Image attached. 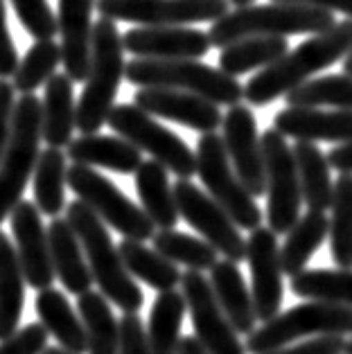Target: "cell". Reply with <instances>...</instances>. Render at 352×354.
<instances>
[{"mask_svg": "<svg viewBox=\"0 0 352 354\" xmlns=\"http://www.w3.org/2000/svg\"><path fill=\"white\" fill-rule=\"evenodd\" d=\"M352 50V21H341L332 30L310 37L264 71L255 73L244 86V100L251 106H267L285 97L310 77L334 66Z\"/></svg>", "mask_w": 352, "mask_h": 354, "instance_id": "1", "label": "cell"}, {"mask_svg": "<svg viewBox=\"0 0 352 354\" xmlns=\"http://www.w3.org/2000/svg\"><path fill=\"white\" fill-rule=\"evenodd\" d=\"M66 219L82 241L93 280L100 287L102 296L122 309L124 314H138L145 305L142 289L127 271L122 255L109 235L106 223L82 201H73L68 205Z\"/></svg>", "mask_w": 352, "mask_h": 354, "instance_id": "2", "label": "cell"}, {"mask_svg": "<svg viewBox=\"0 0 352 354\" xmlns=\"http://www.w3.org/2000/svg\"><path fill=\"white\" fill-rule=\"evenodd\" d=\"M332 12L316 10L305 5H251L228 12L224 19L214 21L208 30L210 43L214 48H228L242 39L253 37H294V34H323L332 30Z\"/></svg>", "mask_w": 352, "mask_h": 354, "instance_id": "3", "label": "cell"}, {"mask_svg": "<svg viewBox=\"0 0 352 354\" xmlns=\"http://www.w3.org/2000/svg\"><path fill=\"white\" fill-rule=\"evenodd\" d=\"M127 73L124 43L115 21L98 19L93 28V59L84 93L77 102V131L95 136L115 109L120 82Z\"/></svg>", "mask_w": 352, "mask_h": 354, "instance_id": "4", "label": "cell"}, {"mask_svg": "<svg viewBox=\"0 0 352 354\" xmlns=\"http://www.w3.org/2000/svg\"><path fill=\"white\" fill-rule=\"evenodd\" d=\"M124 77L129 84L140 88H172L199 95L217 106H237L244 97V86L235 77L208 64L178 59V62H160V59H133L127 64Z\"/></svg>", "mask_w": 352, "mask_h": 354, "instance_id": "5", "label": "cell"}, {"mask_svg": "<svg viewBox=\"0 0 352 354\" xmlns=\"http://www.w3.org/2000/svg\"><path fill=\"white\" fill-rule=\"evenodd\" d=\"M43 140V102L37 95H21L16 102L10 145L0 160V223L12 217L23 201L32 174L39 165V145Z\"/></svg>", "mask_w": 352, "mask_h": 354, "instance_id": "6", "label": "cell"}, {"mask_svg": "<svg viewBox=\"0 0 352 354\" xmlns=\"http://www.w3.org/2000/svg\"><path fill=\"white\" fill-rule=\"evenodd\" d=\"M352 334V309L325 305V302H305L287 309L257 327L246 336V352L269 354L287 348L298 339H319V336H348Z\"/></svg>", "mask_w": 352, "mask_h": 354, "instance_id": "7", "label": "cell"}, {"mask_svg": "<svg viewBox=\"0 0 352 354\" xmlns=\"http://www.w3.org/2000/svg\"><path fill=\"white\" fill-rule=\"evenodd\" d=\"M68 187L75 192L77 201L89 205L106 226L124 235V239L151 241L156 237V226L147 212L98 169L86 165L68 167Z\"/></svg>", "mask_w": 352, "mask_h": 354, "instance_id": "8", "label": "cell"}, {"mask_svg": "<svg viewBox=\"0 0 352 354\" xmlns=\"http://www.w3.org/2000/svg\"><path fill=\"white\" fill-rule=\"evenodd\" d=\"M196 174L214 201L226 210L237 228H262L264 214L255 196L242 185L233 165H230L224 138L219 133H205L196 142Z\"/></svg>", "mask_w": 352, "mask_h": 354, "instance_id": "9", "label": "cell"}, {"mask_svg": "<svg viewBox=\"0 0 352 354\" xmlns=\"http://www.w3.org/2000/svg\"><path fill=\"white\" fill-rule=\"evenodd\" d=\"M106 124L127 142L147 151L151 160L160 162L167 171H174L178 178L190 180L196 174V151L136 104H115Z\"/></svg>", "mask_w": 352, "mask_h": 354, "instance_id": "10", "label": "cell"}, {"mask_svg": "<svg viewBox=\"0 0 352 354\" xmlns=\"http://www.w3.org/2000/svg\"><path fill=\"white\" fill-rule=\"evenodd\" d=\"M264 169H267V221L276 235H287L300 219V178L294 158V149L287 145V138L276 129L262 133Z\"/></svg>", "mask_w": 352, "mask_h": 354, "instance_id": "11", "label": "cell"}, {"mask_svg": "<svg viewBox=\"0 0 352 354\" xmlns=\"http://www.w3.org/2000/svg\"><path fill=\"white\" fill-rule=\"evenodd\" d=\"M228 7V0H98L95 10L100 19L142 28H185L224 19Z\"/></svg>", "mask_w": 352, "mask_h": 354, "instance_id": "12", "label": "cell"}, {"mask_svg": "<svg viewBox=\"0 0 352 354\" xmlns=\"http://www.w3.org/2000/svg\"><path fill=\"white\" fill-rule=\"evenodd\" d=\"M174 198L178 214L190 226L201 232V237L230 262H246V239L239 235L235 221L214 198L196 187L192 180L178 178L174 185Z\"/></svg>", "mask_w": 352, "mask_h": 354, "instance_id": "13", "label": "cell"}, {"mask_svg": "<svg viewBox=\"0 0 352 354\" xmlns=\"http://www.w3.org/2000/svg\"><path fill=\"white\" fill-rule=\"evenodd\" d=\"M181 293L187 302V314L192 318L194 336L208 354H246V345L230 325L214 298L210 280L199 271H185L181 280Z\"/></svg>", "mask_w": 352, "mask_h": 354, "instance_id": "14", "label": "cell"}, {"mask_svg": "<svg viewBox=\"0 0 352 354\" xmlns=\"http://www.w3.org/2000/svg\"><path fill=\"white\" fill-rule=\"evenodd\" d=\"M246 262L251 271V293L257 321L269 323L280 314L285 284L278 237L271 228H257L246 239Z\"/></svg>", "mask_w": 352, "mask_h": 354, "instance_id": "15", "label": "cell"}, {"mask_svg": "<svg viewBox=\"0 0 352 354\" xmlns=\"http://www.w3.org/2000/svg\"><path fill=\"white\" fill-rule=\"evenodd\" d=\"M224 145L237 178L255 198L267 194V169H264L262 136H257V122L248 106H230L224 115Z\"/></svg>", "mask_w": 352, "mask_h": 354, "instance_id": "16", "label": "cell"}, {"mask_svg": "<svg viewBox=\"0 0 352 354\" xmlns=\"http://www.w3.org/2000/svg\"><path fill=\"white\" fill-rule=\"evenodd\" d=\"M10 226L25 282L37 291L50 289L57 275L53 266V253H50L48 228L41 221V210L32 201L23 198L12 212Z\"/></svg>", "mask_w": 352, "mask_h": 354, "instance_id": "17", "label": "cell"}, {"mask_svg": "<svg viewBox=\"0 0 352 354\" xmlns=\"http://www.w3.org/2000/svg\"><path fill=\"white\" fill-rule=\"evenodd\" d=\"M122 43L124 53L136 59H160V62H178V59L199 62L212 48L208 32L194 28H133L122 34Z\"/></svg>", "mask_w": 352, "mask_h": 354, "instance_id": "18", "label": "cell"}, {"mask_svg": "<svg viewBox=\"0 0 352 354\" xmlns=\"http://www.w3.org/2000/svg\"><path fill=\"white\" fill-rule=\"evenodd\" d=\"M133 104L142 109L145 113L172 120V122L194 129L201 136L217 133V129L224 124V115H221L217 104L183 91L140 88L133 95Z\"/></svg>", "mask_w": 352, "mask_h": 354, "instance_id": "19", "label": "cell"}, {"mask_svg": "<svg viewBox=\"0 0 352 354\" xmlns=\"http://www.w3.org/2000/svg\"><path fill=\"white\" fill-rule=\"evenodd\" d=\"M98 0H59V34H62L64 68L71 80L86 82L93 59V7Z\"/></svg>", "mask_w": 352, "mask_h": 354, "instance_id": "20", "label": "cell"}, {"mask_svg": "<svg viewBox=\"0 0 352 354\" xmlns=\"http://www.w3.org/2000/svg\"><path fill=\"white\" fill-rule=\"evenodd\" d=\"M273 129L296 142H352V111L282 109Z\"/></svg>", "mask_w": 352, "mask_h": 354, "instance_id": "21", "label": "cell"}, {"mask_svg": "<svg viewBox=\"0 0 352 354\" xmlns=\"http://www.w3.org/2000/svg\"><path fill=\"white\" fill-rule=\"evenodd\" d=\"M48 239H50V253H53L55 275L62 280L66 291L75 293L77 298L89 293L95 280H93L82 241L71 223H68V219L57 217L50 221Z\"/></svg>", "mask_w": 352, "mask_h": 354, "instance_id": "22", "label": "cell"}, {"mask_svg": "<svg viewBox=\"0 0 352 354\" xmlns=\"http://www.w3.org/2000/svg\"><path fill=\"white\" fill-rule=\"evenodd\" d=\"M66 156L73 165L104 167L115 174H136L142 165V151L120 136H80L68 145Z\"/></svg>", "mask_w": 352, "mask_h": 354, "instance_id": "23", "label": "cell"}, {"mask_svg": "<svg viewBox=\"0 0 352 354\" xmlns=\"http://www.w3.org/2000/svg\"><path fill=\"white\" fill-rule=\"evenodd\" d=\"M210 287L214 298H217L221 312L226 314L230 325L235 327L237 334H253L255 332V305H253V293L248 291L246 280L239 264L230 260H219L210 269Z\"/></svg>", "mask_w": 352, "mask_h": 354, "instance_id": "24", "label": "cell"}, {"mask_svg": "<svg viewBox=\"0 0 352 354\" xmlns=\"http://www.w3.org/2000/svg\"><path fill=\"white\" fill-rule=\"evenodd\" d=\"M34 309L39 314L41 325L46 327L48 334H53L59 348L71 354H86L89 352V339L80 314H75L71 300L64 291L59 289H46L39 291L34 300Z\"/></svg>", "mask_w": 352, "mask_h": 354, "instance_id": "25", "label": "cell"}, {"mask_svg": "<svg viewBox=\"0 0 352 354\" xmlns=\"http://www.w3.org/2000/svg\"><path fill=\"white\" fill-rule=\"evenodd\" d=\"M77 129V104L73 80L66 73H57L46 84L43 97V140L53 149H62L73 142Z\"/></svg>", "mask_w": 352, "mask_h": 354, "instance_id": "26", "label": "cell"}, {"mask_svg": "<svg viewBox=\"0 0 352 354\" xmlns=\"http://www.w3.org/2000/svg\"><path fill=\"white\" fill-rule=\"evenodd\" d=\"M136 189L140 196V208L147 212L154 226L160 230H174L181 219L174 198V185H169L167 169L156 160H145L136 171Z\"/></svg>", "mask_w": 352, "mask_h": 354, "instance_id": "27", "label": "cell"}, {"mask_svg": "<svg viewBox=\"0 0 352 354\" xmlns=\"http://www.w3.org/2000/svg\"><path fill=\"white\" fill-rule=\"evenodd\" d=\"M25 307V275L16 246L0 230V341L19 332Z\"/></svg>", "mask_w": 352, "mask_h": 354, "instance_id": "28", "label": "cell"}, {"mask_svg": "<svg viewBox=\"0 0 352 354\" xmlns=\"http://www.w3.org/2000/svg\"><path fill=\"white\" fill-rule=\"evenodd\" d=\"M294 158L300 178V192H303V203L310 212H328L332 210L334 185L330 178V162L328 156L314 142H296Z\"/></svg>", "mask_w": 352, "mask_h": 354, "instance_id": "29", "label": "cell"}, {"mask_svg": "<svg viewBox=\"0 0 352 354\" xmlns=\"http://www.w3.org/2000/svg\"><path fill=\"white\" fill-rule=\"evenodd\" d=\"M330 237V221L323 212L303 214L298 223L287 232L285 244L280 248V262L282 271L289 278H296L303 271H307L312 255L323 246V241Z\"/></svg>", "mask_w": 352, "mask_h": 354, "instance_id": "30", "label": "cell"}, {"mask_svg": "<svg viewBox=\"0 0 352 354\" xmlns=\"http://www.w3.org/2000/svg\"><path fill=\"white\" fill-rule=\"evenodd\" d=\"M118 250L122 255V262L127 266V271L131 273V278L142 280L147 287L160 293L174 291L176 284H181L183 280V273L178 271V266L165 260L158 250L149 248L145 241L122 239L118 244Z\"/></svg>", "mask_w": 352, "mask_h": 354, "instance_id": "31", "label": "cell"}, {"mask_svg": "<svg viewBox=\"0 0 352 354\" xmlns=\"http://www.w3.org/2000/svg\"><path fill=\"white\" fill-rule=\"evenodd\" d=\"M289 53L287 39L280 37H253L242 39L219 53V71L230 77L246 75L251 71H264V68L280 62Z\"/></svg>", "mask_w": 352, "mask_h": 354, "instance_id": "32", "label": "cell"}, {"mask_svg": "<svg viewBox=\"0 0 352 354\" xmlns=\"http://www.w3.org/2000/svg\"><path fill=\"white\" fill-rule=\"evenodd\" d=\"M185 314L187 302L181 291H165L156 296L147 321V341L151 354H178Z\"/></svg>", "mask_w": 352, "mask_h": 354, "instance_id": "33", "label": "cell"}, {"mask_svg": "<svg viewBox=\"0 0 352 354\" xmlns=\"http://www.w3.org/2000/svg\"><path fill=\"white\" fill-rule=\"evenodd\" d=\"M77 314L89 339V354H118L120 321L111 312V302L100 291H89L77 298Z\"/></svg>", "mask_w": 352, "mask_h": 354, "instance_id": "34", "label": "cell"}, {"mask_svg": "<svg viewBox=\"0 0 352 354\" xmlns=\"http://www.w3.org/2000/svg\"><path fill=\"white\" fill-rule=\"evenodd\" d=\"M66 187H68V165L66 153L62 149H48L41 151L39 165L34 171V201L39 205L41 214L57 219L68 205H66Z\"/></svg>", "mask_w": 352, "mask_h": 354, "instance_id": "35", "label": "cell"}, {"mask_svg": "<svg viewBox=\"0 0 352 354\" xmlns=\"http://www.w3.org/2000/svg\"><path fill=\"white\" fill-rule=\"evenodd\" d=\"M291 291L310 302H325L352 309V271L350 269H312L291 278Z\"/></svg>", "mask_w": 352, "mask_h": 354, "instance_id": "36", "label": "cell"}, {"mask_svg": "<svg viewBox=\"0 0 352 354\" xmlns=\"http://www.w3.org/2000/svg\"><path fill=\"white\" fill-rule=\"evenodd\" d=\"M291 109H319L332 106L334 111H352V77L325 75L305 82L285 95Z\"/></svg>", "mask_w": 352, "mask_h": 354, "instance_id": "37", "label": "cell"}, {"mask_svg": "<svg viewBox=\"0 0 352 354\" xmlns=\"http://www.w3.org/2000/svg\"><path fill=\"white\" fill-rule=\"evenodd\" d=\"M154 250L174 264H183L187 271H208L219 262V253L205 239H196L187 232L178 230H160L151 239Z\"/></svg>", "mask_w": 352, "mask_h": 354, "instance_id": "38", "label": "cell"}, {"mask_svg": "<svg viewBox=\"0 0 352 354\" xmlns=\"http://www.w3.org/2000/svg\"><path fill=\"white\" fill-rule=\"evenodd\" d=\"M330 253L341 269L352 271V174H341L334 183Z\"/></svg>", "mask_w": 352, "mask_h": 354, "instance_id": "39", "label": "cell"}, {"mask_svg": "<svg viewBox=\"0 0 352 354\" xmlns=\"http://www.w3.org/2000/svg\"><path fill=\"white\" fill-rule=\"evenodd\" d=\"M64 64L62 43L37 41L21 59L19 71L14 75V88L21 95H34L39 86H46L55 77L57 66Z\"/></svg>", "mask_w": 352, "mask_h": 354, "instance_id": "40", "label": "cell"}, {"mask_svg": "<svg viewBox=\"0 0 352 354\" xmlns=\"http://www.w3.org/2000/svg\"><path fill=\"white\" fill-rule=\"evenodd\" d=\"M19 21L37 41H53L59 34V21L48 0H12Z\"/></svg>", "mask_w": 352, "mask_h": 354, "instance_id": "41", "label": "cell"}, {"mask_svg": "<svg viewBox=\"0 0 352 354\" xmlns=\"http://www.w3.org/2000/svg\"><path fill=\"white\" fill-rule=\"evenodd\" d=\"M48 350V332L41 323H30L23 330L0 341V354H43Z\"/></svg>", "mask_w": 352, "mask_h": 354, "instance_id": "42", "label": "cell"}, {"mask_svg": "<svg viewBox=\"0 0 352 354\" xmlns=\"http://www.w3.org/2000/svg\"><path fill=\"white\" fill-rule=\"evenodd\" d=\"M118 354H151L147 341V327H145L138 314H124L120 318Z\"/></svg>", "mask_w": 352, "mask_h": 354, "instance_id": "43", "label": "cell"}, {"mask_svg": "<svg viewBox=\"0 0 352 354\" xmlns=\"http://www.w3.org/2000/svg\"><path fill=\"white\" fill-rule=\"evenodd\" d=\"M346 336H319V339L296 343L291 348H280L269 354H346Z\"/></svg>", "mask_w": 352, "mask_h": 354, "instance_id": "44", "label": "cell"}, {"mask_svg": "<svg viewBox=\"0 0 352 354\" xmlns=\"http://www.w3.org/2000/svg\"><path fill=\"white\" fill-rule=\"evenodd\" d=\"M21 66L19 53L14 48V41L7 30V12H5V0H0V80L14 77Z\"/></svg>", "mask_w": 352, "mask_h": 354, "instance_id": "45", "label": "cell"}, {"mask_svg": "<svg viewBox=\"0 0 352 354\" xmlns=\"http://www.w3.org/2000/svg\"><path fill=\"white\" fill-rule=\"evenodd\" d=\"M14 95H16L14 84L0 80V160L5 156V149L10 145V136H12V120L16 109Z\"/></svg>", "mask_w": 352, "mask_h": 354, "instance_id": "46", "label": "cell"}, {"mask_svg": "<svg viewBox=\"0 0 352 354\" xmlns=\"http://www.w3.org/2000/svg\"><path fill=\"white\" fill-rule=\"evenodd\" d=\"M271 3L305 5V7H316V10H325V12H339L343 16H348V21H352V0H271Z\"/></svg>", "mask_w": 352, "mask_h": 354, "instance_id": "47", "label": "cell"}, {"mask_svg": "<svg viewBox=\"0 0 352 354\" xmlns=\"http://www.w3.org/2000/svg\"><path fill=\"white\" fill-rule=\"evenodd\" d=\"M328 162L332 169H339L341 174H352V142L337 145L328 153Z\"/></svg>", "mask_w": 352, "mask_h": 354, "instance_id": "48", "label": "cell"}, {"mask_svg": "<svg viewBox=\"0 0 352 354\" xmlns=\"http://www.w3.org/2000/svg\"><path fill=\"white\" fill-rule=\"evenodd\" d=\"M178 354H208L205 348L199 343L196 336H183L181 345H178Z\"/></svg>", "mask_w": 352, "mask_h": 354, "instance_id": "49", "label": "cell"}, {"mask_svg": "<svg viewBox=\"0 0 352 354\" xmlns=\"http://www.w3.org/2000/svg\"><path fill=\"white\" fill-rule=\"evenodd\" d=\"M343 75H350L352 77V50L346 55V59H343Z\"/></svg>", "mask_w": 352, "mask_h": 354, "instance_id": "50", "label": "cell"}, {"mask_svg": "<svg viewBox=\"0 0 352 354\" xmlns=\"http://www.w3.org/2000/svg\"><path fill=\"white\" fill-rule=\"evenodd\" d=\"M228 3H233L237 10H239V7H251V5H255V0H228Z\"/></svg>", "mask_w": 352, "mask_h": 354, "instance_id": "51", "label": "cell"}, {"mask_svg": "<svg viewBox=\"0 0 352 354\" xmlns=\"http://www.w3.org/2000/svg\"><path fill=\"white\" fill-rule=\"evenodd\" d=\"M43 354H71V352H66V350H62V348H48Z\"/></svg>", "mask_w": 352, "mask_h": 354, "instance_id": "52", "label": "cell"}, {"mask_svg": "<svg viewBox=\"0 0 352 354\" xmlns=\"http://www.w3.org/2000/svg\"><path fill=\"white\" fill-rule=\"evenodd\" d=\"M346 354H352V336L348 339V348H346Z\"/></svg>", "mask_w": 352, "mask_h": 354, "instance_id": "53", "label": "cell"}]
</instances>
